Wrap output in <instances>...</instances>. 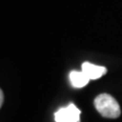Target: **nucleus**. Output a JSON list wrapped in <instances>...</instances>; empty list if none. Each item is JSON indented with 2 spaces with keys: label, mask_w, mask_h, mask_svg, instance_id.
Instances as JSON below:
<instances>
[{
  "label": "nucleus",
  "mask_w": 122,
  "mask_h": 122,
  "mask_svg": "<svg viewBox=\"0 0 122 122\" xmlns=\"http://www.w3.org/2000/svg\"><path fill=\"white\" fill-rule=\"evenodd\" d=\"M94 105L97 112L107 119H117L121 115V109L118 101L110 94H100L94 100Z\"/></svg>",
  "instance_id": "f257e3e1"
},
{
  "label": "nucleus",
  "mask_w": 122,
  "mask_h": 122,
  "mask_svg": "<svg viewBox=\"0 0 122 122\" xmlns=\"http://www.w3.org/2000/svg\"><path fill=\"white\" fill-rule=\"evenodd\" d=\"M81 71L87 76L91 80L101 78L106 74V68L103 66H96L91 62H84L81 65Z\"/></svg>",
  "instance_id": "f03ea898"
},
{
  "label": "nucleus",
  "mask_w": 122,
  "mask_h": 122,
  "mask_svg": "<svg viewBox=\"0 0 122 122\" xmlns=\"http://www.w3.org/2000/svg\"><path fill=\"white\" fill-rule=\"evenodd\" d=\"M69 78H70V83H71V85H72L75 88L85 87V86L89 83V80H91L86 75L84 74L83 71H76V70L70 72Z\"/></svg>",
  "instance_id": "7ed1b4c3"
},
{
  "label": "nucleus",
  "mask_w": 122,
  "mask_h": 122,
  "mask_svg": "<svg viewBox=\"0 0 122 122\" xmlns=\"http://www.w3.org/2000/svg\"><path fill=\"white\" fill-rule=\"evenodd\" d=\"M67 122H80V110L75 104H69L65 107Z\"/></svg>",
  "instance_id": "20e7f679"
},
{
  "label": "nucleus",
  "mask_w": 122,
  "mask_h": 122,
  "mask_svg": "<svg viewBox=\"0 0 122 122\" xmlns=\"http://www.w3.org/2000/svg\"><path fill=\"white\" fill-rule=\"evenodd\" d=\"M54 119H56V122H67L65 107H61V109L58 110L56 114H54Z\"/></svg>",
  "instance_id": "39448f33"
},
{
  "label": "nucleus",
  "mask_w": 122,
  "mask_h": 122,
  "mask_svg": "<svg viewBox=\"0 0 122 122\" xmlns=\"http://www.w3.org/2000/svg\"><path fill=\"white\" fill-rule=\"evenodd\" d=\"M2 103H4V93L0 89V107L2 106Z\"/></svg>",
  "instance_id": "423d86ee"
}]
</instances>
